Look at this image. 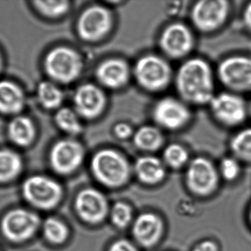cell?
Returning <instances> with one entry per match:
<instances>
[{
  "mask_svg": "<svg viewBox=\"0 0 251 251\" xmlns=\"http://www.w3.org/2000/svg\"><path fill=\"white\" fill-rule=\"evenodd\" d=\"M176 85L178 94L187 103L206 104L215 97L212 70L208 63L200 58L183 63L177 72Z\"/></svg>",
  "mask_w": 251,
  "mask_h": 251,
  "instance_id": "cell-1",
  "label": "cell"
},
{
  "mask_svg": "<svg viewBox=\"0 0 251 251\" xmlns=\"http://www.w3.org/2000/svg\"><path fill=\"white\" fill-rule=\"evenodd\" d=\"M83 63L77 52L67 47L50 50L44 59V69L51 79L60 84H70L82 72Z\"/></svg>",
  "mask_w": 251,
  "mask_h": 251,
  "instance_id": "cell-2",
  "label": "cell"
},
{
  "mask_svg": "<svg viewBox=\"0 0 251 251\" xmlns=\"http://www.w3.org/2000/svg\"><path fill=\"white\" fill-rule=\"evenodd\" d=\"M96 178L104 185L116 187L125 184L129 175V165L119 152L112 149L100 150L91 163Z\"/></svg>",
  "mask_w": 251,
  "mask_h": 251,
  "instance_id": "cell-3",
  "label": "cell"
},
{
  "mask_svg": "<svg viewBox=\"0 0 251 251\" xmlns=\"http://www.w3.org/2000/svg\"><path fill=\"white\" fill-rule=\"evenodd\" d=\"M134 76L145 89L158 91L166 88L172 78L169 64L159 56L149 55L137 60Z\"/></svg>",
  "mask_w": 251,
  "mask_h": 251,
  "instance_id": "cell-4",
  "label": "cell"
},
{
  "mask_svg": "<svg viewBox=\"0 0 251 251\" xmlns=\"http://www.w3.org/2000/svg\"><path fill=\"white\" fill-rule=\"evenodd\" d=\"M113 25L111 13L106 7L93 5L85 9L78 19L79 36L82 40L94 42L104 38Z\"/></svg>",
  "mask_w": 251,
  "mask_h": 251,
  "instance_id": "cell-5",
  "label": "cell"
},
{
  "mask_svg": "<svg viewBox=\"0 0 251 251\" xmlns=\"http://www.w3.org/2000/svg\"><path fill=\"white\" fill-rule=\"evenodd\" d=\"M23 194L35 207L50 209L60 201L62 189L57 182L47 177L32 176L24 183Z\"/></svg>",
  "mask_w": 251,
  "mask_h": 251,
  "instance_id": "cell-6",
  "label": "cell"
},
{
  "mask_svg": "<svg viewBox=\"0 0 251 251\" xmlns=\"http://www.w3.org/2000/svg\"><path fill=\"white\" fill-rule=\"evenodd\" d=\"M224 85L239 91H251V58L237 56L226 59L218 69Z\"/></svg>",
  "mask_w": 251,
  "mask_h": 251,
  "instance_id": "cell-7",
  "label": "cell"
},
{
  "mask_svg": "<svg viewBox=\"0 0 251 251\" xmlns=\"http://www.w3.org/2000/svg\"><path fill=\"white\" fill-rule=\"evenodd\" d=\"M39 223V218L35 214L25 209H15L3 218L1 230L9 240L19 243L30 238Z\"/></svg>",
  "mask_w": 251,
  "mask_h": 251,
  "instance_id": "cell-8",
  "label": "cell"
},
{
  "mask_svg": "<svg viewBox=\"0 0 251 251\" xmlns=\"http://www.w3.org/2000/svg\"><path fill=\"white\" fill-rule=\"evenodd\" d=\"M85 150L80 143L71 139L60 140L50 152V163L56 172L69 174L76 170L83 161Z\"/></svg>",
  "mask_w": 251,
  "mask_h": 251,
  "instance_id": "cell-9",
  "label": "cell"
},
{
  "mask_svg": "<svg viewBox=\"0 0 251 251\" xmlns=\"http://www.w3.org/2000/svg\"><path fill=\"white\" fill-rule=\"evenodd\" d=\"M228 2L224 0H203L196 3L192 11L195 26L203 32L215 30L225 22Z\"/></svg>",
  "mask_w": 251,
  "mask_h": 251,
  "instance_id": "cell-10",
  "label": "cell"
},
{
  "mask_svg": "<svg viewBox=\"0 0 251 251\" xmlns=\"http://www.w3.org/2000/svg\"><path fill=\"white\" fill-rule=\"evenodd\" d=\"M209 104L217 119L229 126L242 123L247 116L246 103L234 94L221 93L215 95Z\"/></svg>",
  "mask_w": 251,
  "mask_h": 251,
  "instance_id": "cell-11",
  "label": "cell"
},
{
  "mask_svg": "<svg viewBox=\"0 0 251 251\" xmlns=\"http://www.w3.org/2000/svg\"><path fill=\"white\" fill-rule=\"evenodd\" d=\"M155 122L162 128L177 130L187 124L190 118V111L183 102L172 97L159 100L153 108Z\"/></svg>",
  "mask_w": 251,
  "mask_h": 251,
  "instance_id": "cell-12",
  "label": "cell"
},
{
  "mask_svg": "<svg viewBox=\"0 0 251 251\" xmlns=\"http://www.w3.org/2000/svg\"><path fill=\"white\" fill-rule=\"evenodd\" d=\"M187 181L193 193L200 195H207L216 189L218 182V172L207 159L198 158L189 166Z\"/></svg>",
  "mask_w": 251,
  "mask_h": 251,
  "instance_id": "cell-13",
  "label": "cell"
},
{
  "mask_svg": "<svg viewBox=\"0 0 251 251\" xmlns=\"http://www.w3.org/2000/svg\"><path fill=\"white\" fill-rule=\"evenodd\" d=\"M106 103L107 100L102 90L92 84L80 85L74 96L75 112L85 119L98 117L104 111Z\"/></svg>",
  "mask_w": 251,
  "mask_h": 251,
  "instance_id": "cell-14",
  "label": "cell"
},
{
  "mask_svg": "<svg viewBox=\"0 0 251 251\" xmlns=\"http://www.w3.org/2000/svg\"><path fill=\"white\" fill-rule=\"evenodd\" d=\"M162 51L173 58L188 54L193 45V37L189 28L181 23H174L165 28L160 37Z\"/></svg>",
  "mask_w": 251,
  "mask_h": 251,
  "instance_id": "cell-15",
  "label": "cell"
},
{
  "mask_svg": "<svg viewBox=\"0 0 251 251\" xmlns=\"http://www.w3.org/2000/svg\"><path fill=\"white\" fill-rule=\"evenodd\" d=\"M76 209L79 216L91 223L101 222L108 210L105 197L94 189H87L78 195Z\"/></svg>",
  "mask_w": 251,
  "mask_h": 251,
  "instance_id": "cell-16",
  "label": "cell"
},
{
  "mask_svg": "<svg viewBox=\"0 0 251 251\" xmlns=\"http://www.w3.org/2000/svg\"><path fill=\"white\" fill-rule=\"evenodd\" d=\"M129 72V68L125 60L111 58L102 62L97 68L96 74L101 85L116 89L126 84Z\"/></svg>",
  "mask_w": 251,
  "mask_h": 251,
  "instance_id": "cell-17",
  "label": "cell"
},
{
  "mask_svg": "<svg viewBox=\"0 0 251 251\" xmlns=\"http://www.w3.org/2000/svg\"><path fill=\"white\" fill-rule=\"evenodd\" d=\"M162 223L160 219L153 214H143L136 220L133 234L136 240L145 246H151L162 234Z\"/></svg>",
  "mask_w": 251,
  "mask_h": 251,
  "instance_id": "cell-18",
  "label": "cell"
},
{
  "mask_svg": "<svg viewBox=\"0 0 251 251\" xmlns=\"http://www.w3.org/2000/svg\"><path fill=\"white\" fill-rule=\"evenodd\" d=\"M25 104V94L17 84L11 81H0V113L17 114Z\"/></svg>",
  "mask_w": 251,
  "mask_h": 251,
  "instance_id": "cell-19",
  "label": "cell"
},
{
  "mask_svg": "<svg viewBox=\"0 0 251 251\" xmlns=\"http://www.w3.org/2000/svg\"><path fill=\"white\" fill-rule=\"evenodd\" d=\"M7 134L12 142L21 147H26L35 139V127L29 118L18 116L13 118L7 127Z\"/></svg>",
  "mask_w": 251,
  "mask_h": 251,
  "instance_id": "cell-20",
  "label": "cell"
},
{
  "mask_svg": "<svg viewBox=\"0 0 251 251\" xmlns=\"http://www.w3.org/2000/svg\"><path fill=\"white\" fill-rule=\"evenodd\" d=\"M135 172L138 178L146 184H156L165 175L162 162L153 156H143L136 162Z\"/></svg>",
  "mask_w": 251,
  "mask_h": 251,
  "instance_id": "cell-21",
  "label": "cell"
},
{
  "mask_svg": "<svg viewBox=\"0 0 251 251\" xmlns=\"http://www.w3.org/2000/svg\"><path fill=\"white\" fill-rule=\"evenodd\" d=\"M134 142L141 150L154 151L163 143V136L156 127L146 125L139 128L134 134Z\"/></svg>",
  "mask_w": 251,
  "mask_h": 251,
  "instance_id": "cell-22",
  "label": "cell"
},
{
  "mask_svg": "<svg viewBox=\"0 0 251 251\" xmlns=\"http://www.w3.org/2000/svg\"><path fill=\"white\" fill-rule=\"evenodd\" d=\"M22 161L13 150H0V182H7L16 178L22 170Z\"/></svg>",
  "mask_w": 251,
  "mask_h": 251,
  "instance_id": "cell-23",
  "label": "cell"
},
{
  "mask_svg": "<svg viewBox=\"0 0 251 251\" xmlns=\"http://www.w3.org/2000/svg\"><path fill=\"white\" fill-rule=\"evenodd\" d=\"M38 99L43 107L50 110L60 107L63 101V93L54 83L44 81L38 85Z\"/></svg>",
  "mask_w": 251,
  "mask_h": 251,
  "instance_id": "cell-24",
  "label": "cell"
},
{
  "mask_svg": "<svg viewBox=\"0 0 251 251\" xmlns=\"http://www.w3.org/2000/svg\"><path fill=\"white\" fill-rule=\"evenodd\" d=\"M79 116L75 109L72 110L69 108H63L56 113V124L62 131L68 134L76 135L82 131Z\"/></svg>",
  "mask_w": 251,
  "mask_h": 251,
  "instance_id": "cell-25",
  "label": "cell"
},
{
  "mask_svg": "<svg viewBox=\"0 0 251 251\" xmlns=\"http://www.w3.org/2000/svg\"><path fill=\"white\" fill-rule=\"evenodd\" d=\"M231 148L236 157L251 162V128L243 130L232 139Z\"/></svg>",
  "mask_w": 251,
  "mask_h": 251,
  "instance_id": "cell-26",
  "label": "cell"
},
{
  "mask_svg": "<svg viewBox=\"0 0 251 251\" xmlns=\"http://www.w3.org/2000/svg\"><path fill=\"white\" fill-rule=\"evenodd\" d=\"M33 4L41 15L51 19L63 16L70 8L68 1H35Z\"/></svg>",
  "mask_w": 251,
  "mask_h": 251,
  "instance_id": "cell-27",
  "label": "cell"
},
{
  "mask_svg": "<svg viewBox=\"0 0 251 251\" xmlns=\"http://www.w3.org/2000/svg\"><path fill=\"white\" fill-rule=\"evenodd\" d=\"M44 231L47 240L56 244L63 243L67 238L69 233L64 223L54 218H49L45 221Z\"/></svg>",
  "mask_w": 251,
  "mask_h": 251,
  "instance_id": "cell-28",
  "label": "cell"
},
{
  "mask_svg": "<svg viewBox=\"0 0 251 251\" xmlns=\"http://www.w3.org/2000/svg\"><path fill=\"white\" fill-rule=\"evenodd\" d=\"M164 159L173 168H179L185 165L188 154L184 147L178 144H172L166 147L164 152Z\"/></svg>",
  "mask_w": 251,
  "mask_h": 251,
  "instance_id": "cell-29",
  "label": "cell"
},
{
  "mask_svg": "<svg viewBox=\"0 0 251 251\" xmlns=\"http://www.w3.org/2000/svg\"><path fill=\"white\" fill-rule=\"evenodd\" d=\"M131 208L124 203H118L113 206L111 212L112 221L119 228H125L131 220Z\"/></svg>",
  "mask_w": 251,
  "mask_h": 251,
  "instance_id": "cell-30",
  "label": "cell"
},
{
  "mask_svg": "<svg viewBox=\"0 0 251 251\" xmlns=\"http://www.w3.org/2000/svg\"><path fill=\"white\" fill-rule=\"evenodd\" d=\"M221 172L226 181L235 180L240 175V166L234 158H226L221 164Z\"/></svg>",
  "mask_w": 251,
  "mask_h": 251,
  "instance_id": "cell-31",
  "label": "cell"
},
{
  "mask_svg": "<svg viewBox=\"0 0 251 251\" xmlns=\"http://www.w3.org/2000/svg\"><path fill=\"white\" fill-rule=\"evenodd\" d=\"M114 134L120 139H126L131 137L132 134V128L128 124L122 122L115 126Z\"/></svg>",
  "mask_w": 251,
  "mask_h": 251,
  "instance_id": "cell-32",
  "label": "cell"
},
{
  "mask_svg": "<svg viewBox=\"0 0 251 251\" xmlns=\"http://www.w3.org/2000/svg\"><path fill=\"white\" fill-rule=\"evenodd\" d=\"M110 251H137L134 246L126 240H119L112 246Z\"/></svg>",
  "mask_w": 251,
  "mask_h": 251,
  "instance_id": "cell-33",
  "label": "cell"
},
{
  "mask_svg": "<svg viewBox=\"0 0 251 251\" xmlns=\"http://www.w3.org/2000/svg\"><path fill=\"white\" fill-rule=\"evenodd\" d=\"M193 251H218V246L212 241H204L198 245Z\"/></svg>",
  "mask_w": 251,
  "mask_h": 251,
  "instance_id": "cell-34",
  "label": "cell"
},
{
  "mask_svg": "<svg viewBox=\"0 0 251 251\" xmlns=\"http://www.w3.org/2000/svg\"><path fill=\"white\" fill-rule=\"evenodd\" d=\"M244 19L246 26L251 30V3L246 7L244 13Z\"/></svg>",
  "mask_w": 251,
  "mask_h": 251,
  "instance_id": "cell-35",
  "label": "cell"
},
{
  "mask_svg": "<svg viewBox=\"0 0 251 251\" xmlns=\"http://www.w3.org/2000/svg\"><path fill=\"white\" fill-rule=\"evenodd\" d=\"M2 58H1V54H0V72H1V69H2Z\"/></svg>",
  "mask_w": 251,
  "mask_h": 251,
  "instance_id": "cell-36",
  "label": "cell"
},
{
  "mask_svg": "<svg viewBox=\"0 0 251 251\" xmlns=\"http://www.w3.org/2000/svg\"><path fill=\"white\" fill-rule=\"evenodd\" d=\"M249 218H250V221H251V209L250 210V214H249Z\"/></svg>",
  "mask_w": 251,
  "mask_h": 251,
  "instance_id": "cell-37",
  "label": "cell"
},
{
  "mask_svg": "<svg viewBox=\"0 0 251 251\" xmlns=\"http://www.w3.org/2000/svg\"><path fill=\"white\" fill-rule=\"evenodd\" d=\"M249 110H250V113L251 114V102L250 106H249Z\"/></svg>",
  "mask_w": 251,
  "mask_h": 251,
  "instance_id": "cell-38",
  "label": "cell"
}]
</instances>
